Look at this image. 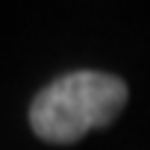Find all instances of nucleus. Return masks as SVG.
Segmentation results:
<instances>
[{
  "label": "nucleus",
  "mask_w": 150,
  "mask_h": 150,
  "mask_svg": "<svg viewBox=\"0 0 150 150\" xmlns=\"http://www.w3.org/2000/svg\"><path fill=\"white\" fill-rule=\"evenodd\" d=\"M127 103V83L100 71H74L53 80L30 106V127L50 144H71L112 124Z\"/></svg>",
  "instance_id": "f257e3e1"
}]
</instances>
